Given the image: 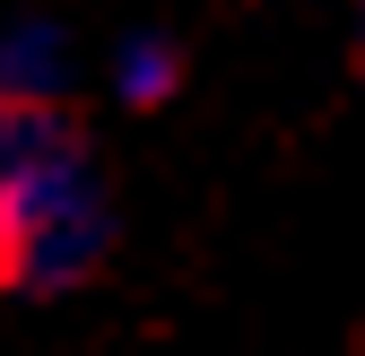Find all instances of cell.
Wrapping results in <instances>:
<instances>
[{
  "label": "cell",
  "instance_id": "obj_1",
  "mask_svg": "<svg viewBox=\"0 0 365 356\" xmlns=\"http://www.w3.org/2000/svg\"><path fill=\"white\" fill-rule=\"evenodd\" d=\"M113 252V183L70 105H0V295H61Z\"/></svg>",
  "mask_w": 365,
  "mask_h": 356
},
{
  "label": "cell",
  "instance_id": "obj_2",
  "mask_svg": "<svg viewBox=\"0 0 365 356\" xmlns=\"http://www.w3.org/2000/svg\"><path fill=\"white\" fill-rule=\"evenodd\" d=\"M70 78H78V43L61 18L43 9L0 18V105H70Z\"/></svg>",
  "mask_w": 365,
  "mask_h": 356
},
{
  "label": "cell",
  "instance_id": "obj_3",
  "mask_svg": "<svg viewBox=\"0 0 365 356\" xmlns=\"http://www.w3.org/2000/svg\"><path fill=\"white\" fill-rule=\"evenodd\" d=\"M105 78H113V96H122L130 113H157V105H174V96H182V78H192V53H182V35H174V26H130V35L113 43Z\"/></svg>",
  "mask_w": 365,
  "mask_h": 356
},
{
  "label": "cell",
  "instance_id": "obj_4",
  "mask_svg": "<svg viewBox=\"0 0 365 356\" xmlns=\"http://www.w3.org/2000/svg\"><path fill=\"white\" fill-rule=\"evenodd\" d=\"M356 61H365V0H356Z\"/></svg>",
  "mask_w": 365,
  "mask_h": 356
}]
</instances>
